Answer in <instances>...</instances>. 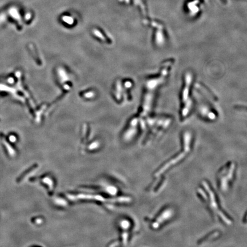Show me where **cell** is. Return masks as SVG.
<instances>
[{
  "label": "cell",
  "instance_id": "6da1fadb",
  "mask_svg": "<svg viewBox=\"0 0 247 247\" xmlns=\"http://www.w3.org/2000/svg\"><path fill=\"white\" fill-rule=\"evenodd\" d=\"M203 187L204 189L206 190L207 193H205V192L202 190H199V193L202 196V197L207 201L208 205H209L210 209L211 210L216 214V216H219L221 218V219L226 223L227 225H230L231 224V221L224 214L221 210L219 209L218 204L217 203V200L216 199V196L214 194V192L212 189L210 188L208 184L206 181H204L203 183Z\"/></svg>",
  "mask_w": 247,
  "mask_h": 247
},
{
  "label": "cell",
  "instance_id": "7a4b0ae2",
  "mask_svg": "<svg viewBox=\"0 0 247 247\" xmlns=\"http://www.w3.org/2000/svg\"><path fill=\"white\" fill-rule=\"evenodd\" d=\"M235 171V165L233 164H229L222 169L219 174V180L220 188L221 190H227L228 183L233 179Z\"/></svg>",
  "mask_w": 247,
  "mask_h": 247
},
{
  "label": "cell",
  "instance_id": "3957f363",
  "mask_svg": "<svg viewBox=\"0 0 247 247\" xmlns=\"http://www.w3.org/2000/svg\"><path fill=\"white\" fill-rule=\"evenodd\" d=\"M0 136H1V139L2 140V141L3 142V143L6 145V148L7 149V151L8 152L11 154V155H13L15 154V151L13 150V149L12 148V146L10 145V144L8 142L6 137L2 134L1 133L0 134Z\"/></svg>",
  "mask_w": 247,
  "mask_h": 247
},
{
  "label": "cell",
  "instance_id": "277c9868",
  "mask_svg": "<svg viewBox=\"0 0 247 247\" xmlns=\"http://www.w3.org/2000/svg\"><path fill=\"white\" fill-rule=\"evenodd\" d=\"M36 165H35V166H33V167H31L30 168H29L28 170H27L26 171H25L24 172H23L20 176H19V177L17 178V182L19 183H20L21 181H22V180L30 172L32 171H33V170L36 167Z\"/></svg>",
  "mask_w": 247,
  "mask_h": 247
},
{
  "label": "cell",
  "instance_id": "5b68a950",
  "mask_svg": "<svg viewBox=\"0 0 247 247\" xmlns=\"http://www.w3.org/2000/svg\"><path fill=\"white\" fill-rule=\"evenodd\" d=\"M16 140H17V137H16V136L15 135H14V134L10 135V136H9V140L11 142H15L16 141Z\"/></svg>",
  "mask_w": 247,
  "mask_h": 247
},
{
  "label": "cell",
  "instance_id": "8992f818",
  "mask_svg": "<svg viewBox=\"0 0 247 247\" xmlns=\"http://www.w3.org/2000/svg\"><path fill=\"white\" fill-rule=\"evenodd\" d=\"M8 82L9 83V84H11L15 83V79H14V78L12 77H10L9 78H8Z\"/></svg>",
  "mask_w": 247,
  "mask_h": 247
}]
</instances>
